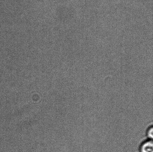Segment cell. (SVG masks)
Segmentation results:
<instances>
[{"label":"cell","mask_w":153,"mask_h":152,"mask_svg":"<svg viewBox=\"0 0 153 152\" xmlns=\"http://www.w3.org/2000/svg\"><path fill=\"white\" fill-rule=\"evenodd\" d=\"M139 152H153L152 140L147 139L141 143L139 148Z\"/></svg>","instance_id":"obj_1"},{"label":"cell","mask_w":153,"mask_h":152,"mask_svg":"<svg viewBox=\"0 0 153 152\" xmlns=\"http://www.w3.org/2000/svg\"><path fill=\"white\" fill-rule=\"evenodd\" d=\"M146 135L148 139L152 140L153 138V127L152 125L149 126L147 129Z\"/></svg>","instance_id":"obj_2"}]
</instances>
